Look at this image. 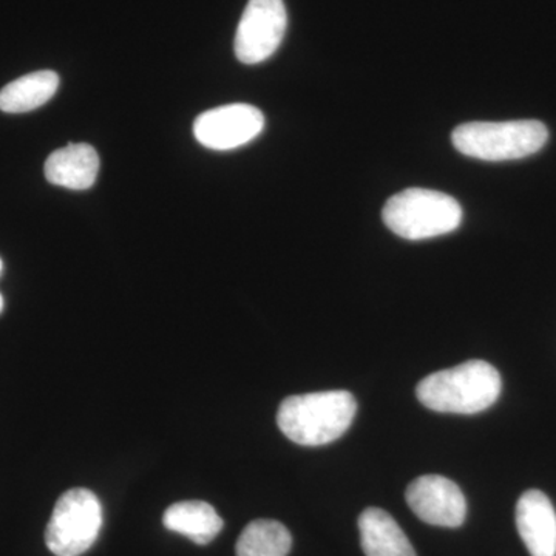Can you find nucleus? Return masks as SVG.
Segmentation results:
<instances>
[{"instance_id":"1","label":"nucleus","mask_w":556,"mask_h":556,"mask_svg":"<svg viewBox=\"0 0 556 556\" xmlns=\"http://www.w3.org/2000/svg\"><path fill=\"white\" fill-rule=\"evenodd\" d=\"M356 412V399L348 391L299 394L281 402L277 424L289 441L318 447L343 437Z\"/></svg>"},{"instance_id":"2","label":"nucleus","mask_w":556,"mask_h":556,"mask_svg":"<svg viewBox=\"0 0 556 556\" xmlns=\"http://www.w3.org/2000/svg\"><path fill=\"white\" fill-rule=\"evenodd\" d=\"M500 372L484 361H468L420 380L416 388L420 404L438 413L477 415L492 407L501 394Z\"/></svg>"},{"instance_id":"3","label":"nucleus","mask_w":556,"mask_h":556,"mask_svg":"<svg viewBox=\"0 0 556 556\" xmlns=\"http://www.w3.org/2000/svg\"><path fill=\"white\" fill-rule=\"evenodd\" d=\"M548 141V130L541 121L519 119L504 123H466L453 130L457 152L482 161H511L535 155Z\"/></svg>"},{"instance_id":"4","label":"nucleus","mask_w":556,"mask_h":556,"mask_svg":"<svg viewBox=\"0 0 556 556\" xmlns=\"http://www.w3.org/2000/svg\"><path fill=\"white\" fill-rule=\"evenodd\" d=\"M382 218L387 228L402 239L428 240L459 228L463 207L447 193L412 188L387 201Z\"/></svg>"},{"instance_id":"5","label":"nucleus","mask_w":556,"mask_h":556,"mask_svg":"<svg viewBox=\"0 0 556 556\" xmlns=\"http://www.w3.org/2000/svg\"><path fill=\"white\" fill-rule=\"evenodd\" d=\"M102 506L87 489H72L58 500L46 530V544L56 556L86 554L100 535Z\"/></svg>"},{"instance_id":"6","label":"nucleus","mask_w":556,"mask_h":556,"mask_svg":"<svg viewBox=\"0 0 556 556\" xmlns=\"http://www.w3.org/2000/svg\"><path fill=\"white\" fill-rule=\"evenodd\" d=\"M287 27L283 0H249L237 28V58L248 65L268 60L280 47Z\"/></svg>"},{"instance_id":"7","label":"nucleus","mask_w":556,"mask_h":556,"mask_svg":"<svg viewBox=\"0 0 556 556\" xmlns=\"http://www.w3.org/2000/svg\"><path fill=\"white\" fill-rule=\"evenodd\" d=\"M265 129V116L249 104L207 110L193 124L200 144L212 150H232L248 144Z\"/></svg>"},{"instance_id":"8","label":"nucleus","mask_w":556,"mask_h":556,"mask_svg":"<svg viewBox=\"0 0 556 556\" xmlns=\"http://www.w3.org/2000/svg\"><path fill=\"white\" fill-rule=\"evenodd\" d=\"M405 496L416 517L427 525L455 529L466 521V496L447 478L439 475L417 478L408 485Z\"/></svg>"},{"instance_id":"9","label":"nucleus","mask_w":556,"mask_h":556,"mask_svg":"<svg viewBox=\"0 0 556 556\" xmlns=\"http://www.w3.org/2000/svg\"><path fill=\"white\" fill-rule=\"evenodd\" d=\"M517 527L532 556H556V511L540 490H529L517 504Z\"/></svg>"},{"instance_id":"10","label":"nucleus","mask_w":556,"mask_h":556,"mask_svg":"<svg viewBox=\"0 0 556 556\" xmlns=\"http://www.w3.org/2000/svg\"><path fill=\"white\" fill-rule=\"evenodd\" d=\"M43 170L51 185L86 190L97 181L100 156L90 144H68L51 153Z\"/></svg>"},{"instance_id":"11","label":"nucleus","mask_w":556,"mask_h":556,"mask_svg":"<svg viewBox=\"0 0 556 556\" xmlns=\"http://www.w3.org/2000/svg\"><path fill=\"white\" fill-rule=\"evenodd\" d=\"M358 530L367 556H417L404 530L382 508L364 510L358 518Z\"/></svg>"},{"instance_id":"12","label":"nucleus","mask_w":556,"mask_h":556,"mask_svg":"<svg viewBox=\"0 0 556 556\" xmlns=\"http://www.w3.org/2000/svg\"><path fill=\"white\" fill-rule=\"evenodd\" d=\"M163 525L170 532L204 546L218 536L225 522L211 504L204 501H182L164 511Z\"/></svg>"},{"instance_id":"13","label":"nucleus","mask_w":556,"mask_h":556,"mask_svg":"<svg viewBox=\"0 0 556 556\" xmlns=\"http://www.w3.org/2000/svg\"><path fill=\"white\" fill-rule=\"evenodd\" d=\"M58 87L60 76L51 70L28 73L0 90V110L5 113L31 112L49 102Z\"/></svg>"},{"instance_id":"14","label":"nucleus","mask_w":556,"mask_h":556,"mask_svg":"<svg viewBox=\"0 0 556 556\" xmlns=\"http://www.w3.org/2000/svg\"><path fill=\"white\" fill-rule=\"evenodd\" d=\"M292 536L287 527L273 519H255L237 541V556H288Z\"/></svg>"},{"instance_id":"15","label":"nucleus","mask_w":556,"mask_h":556,"mask_svg":"<svg viewBox=\"0 0 556 556\" xmlns=\"http://www.w3.org/2000/svg\"><path fill=\"white\" fill-rule=\"evenodd\" d=\"M3 309V299L2 295H0V313H2Z\"/></svg>"},{"instance_id":"16","label":"nucleus","mask_w":556,"mask_h":556,"mask_svg":"<svg viewBox=\"0 0 556 556\" xmlns=\"http://www.w3.org/2000/svg\"><path fill=\"white\" fill-rule=\"evenodd\" d=\"M0 273H2V260H0Z\"/></svg>"}]
</instances>
